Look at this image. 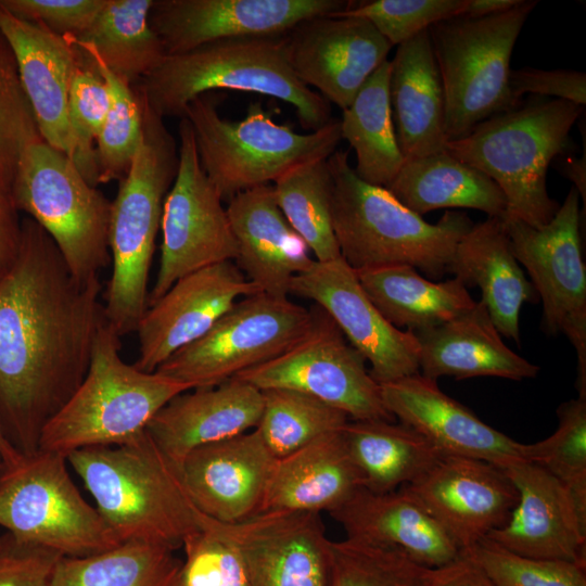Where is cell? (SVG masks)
Segmentation results:
<instances>
[{
    "label": "cell",
    "mask_w": 586,
    "mask_h": 586,
    "mask_svg": "<svg viewBox=\"0 0 586 586\" xmlns=\"http://www.w3.org/2000/svg\"><path fill=\"white\" fill-rule=\"evenodd\" d=\"M99 277L77 280L50 234L22 219L17 257L0 279V433L38 449L44 426L84 381L104 324Z\"/></svg>",
    "instance_id": "obj_1"
},
{
    "label": "cell",
    "mask_w": 586,
    "mask_h": 586,
    "mask_svg": "<svg viewBox=\"0 0 586 586\" xmlns=\"http://www.w3.org/2000/svg\"><path fill=\"white\" fill-rule=\"evenodd\" d=\"M67 462L120 542L177 550L200 528L201 512L188 494L180 467L146 430L119 445L75 450Z\"/></svg>",
    "instance_id": "obj_2"
},
{
    "label": "cell",
    "mask_w": 586,
    "mask_h": 586,
    "mask_svg": "<svg viewBox=\"0 0 586 586\" xmlns=\"http://www.w3.org/2000/svg\"><path fill=\"white\" fill-rule=\"evenodd\" d=\"M328 164L333 179V231L349 267L408 265L431 279L448 272L457 244L474 225L467 214L447 211L430 224L387 189L361 180L347 152L335 151Z\"/></svg>",
    "instance_id": "obj_3"
},
{
    "label": "cell",
    "mask_w": 586,
    "mask_h": 586,
    "mask_svg": "<svg viewBox=\"0 0 586 586\" xmlns=\"http://www.w3.org/2000/svg\"><path fill=\"white\" fill-rule=\"evenodd\" d=\"M216 89L284 101L296 110L301 125L311 131L333 119L330 103L291 69L282 36L219 40L166 55L139 80L137 94L162 118H182L191 101Z\"/></svg>",
    "instance_id": "obj_4"
},
{
    "label": "cell",
    "mask_w": 586,
    "mask_h": 586,
    "mask_svg": "<svg viewBox=\"0 0 586 586\" xmlns=\"http://www.w3.org/2000/svg\"><path fill=\"white\" fill-rule=\"evenodd\" d=\"M138 95V94H137ZM143 140L112 201L109 249L112 276L104 317L120 337L137 330L148 308V282L163 205L178 167L176 141L138 95Z\"/></svg>",
    "instance_id": "obj_5"
},
{
    "label": "cell",
    "mask_w": 586,
    "mask_h": 586,
    "mask_svg": "<svg viewBox=\"0 0 586 586\" xmlns=\"http://www.w3.org/2000/svg\"><path fill=\"white\" fill-rule=\"evenodd\" d=\"M583 110L560 99L518 106L447 141L445 149L495 181L507 202L502 218L542 228L560 206L547 191L548 167L563 154Z\"/></svg>",
    "instance_id": "obj_6"
},
{
    "label": "cell",
    "mask_w": 586,
    "mask_h": 586,
    "mask_svg": "<svg viewBox=\"0 0 586 586\" xmlns=\"http://www.w3.org/2000/svg\"><path fill=\"white\" fill-rule=\"evenodd\" d=\"M120 346V336L105 321L84 381L44 426L38 448L67 457L78 449L126 443L142 433L171 398L192 390L126 364Z\"/></svg>",
    "instance_id": "obj_7"
},
{
    "label": "cell",
    "mask_w": 586,
    "mask_h": 586,
    "mask_svg": "<svg viewBox=\"0 0 586 586\" xmlns=\"http://www.w3.org/2000/svg\"><path fill=\"white\" fill-rule=\"evenodd\" d=\"M537 0H521L501 13L459 15L429 27L445 98L447 141L467 136L482 122L517 109L510 59Z\"/></svg>",
    "instance_id": "obj_8"
},
{
    "label": "cell",
    "mask_w": 586,
    "mask_h": 586,
    "mask_svg": "<svg viewBox=\"0 0 586 586\" xmlns=\"http://www.w3.org/2000/svg\"><path fill=\"white\" fill-rule=\"evenodd\" d=\"M190 123L201 166L222 201L269 184L294 166L329 158L341 141L340 119L309 133L275 123L260 103H252L242 120L230 122L206 93L183 114Z\"/></svg>",
    "instance_id": "obj_9"
},
{
    "label": "cell",
    "mask_w": 586,
    "mask_h": 586,
    "mask_svg": "<svg viewBox=\"0 0 586 586\" xmlns=\"http://www.w3.org/2000/svg\"><path fill=\"white\" fill-rule=\"evenodd\" d=\"M0 527L64 557L95 555L122 544L73 482L67 457L16 448L0 458Z\"/></svg>",
    "instance_id": "obj_10"
},
{
    "label": "cell",
    "mask_w": 586,
    "mask_h": 586,
    "mask_svg": "<svg viewBox=\"0 0 586 586\" xmlns=\"http://www.w3.org/2000/svg\"><path fill=\"white\" fill-rule=\"evenodd\" d=\"M12 191L18 211L50 234L77 280L99 277L111 262L112 202L82 177L65 153L43 139L26 145Z\"/></svg>",
    "instance_id": "obj_11"
},
{
    "label": "cell",
    "mask_w": 586,
    "mask_h": 586,
    "mask_svg": "<svg viewBox=\"0 0 586 586\" xmlns=\"http://www.w3.org/2000/svg\"><path fill=\"white\" fill-rule=\"evenodd\" d=\"M313 323L314 311L289 297L249 295L155 371L192 388L216 386L280 356L302 340Z\"/></svg>",
    "instance_id": "obj_12"
},
{
    "label": "cell",
    "mask_w": 586,
    "mask_h": 586,
    "mask_svg": "<svg viewBox=\"0 0 586 586\" xmlns=\"http://www.w3.org/2000/svg\"><path fill=\"white\" fill-rule=\"evenodd\" d=\"M579 194L572 187L552 219L534 228L501 218L517 260L527 270L543 303L546 334H564L576 352L578 396L586 397V267Z\"/></svg>",
    "instance_id": "obj_13"
},
{
    "label": "cell",
    "mask_w": 586,
    "mask_h": 586,
    "mask_svg": "<svg viewBox=\"0 0 586 586\" xmlns=\"http://www.w3.org/2000/svg\"><path fill=\"white\" fill-rule=\"evenodd\" d=\"M161 228L160 266L148 307L180 278L237 258L227 208L201 166L193 130L184 117L179 123L177 173L164 201Z\"/></svg>",
    "instance_id": "obj_14"
},
{
    "label": "cell",
    "mask_w": 586,
    "mask_h": 586,
    "mask_svg": "<svg viewBox=\"0 0 586 586\" xmlns=\"http://www.w3.org/2000/svg\"><path fill=\"white\" fill-rule=\"evenodd\" d=\"M308 333L280 356L234 378L264 391L289 388L314 396L353 420L395 418L387 411L380 384L366 359L321 308Z\"/></svg>",
    "instance_id": "obj_15"
},
{
    "label": "cell",
    "mask_w": 586,
    "mask_h": 586,
    "mask_svg": "<svg viewBox=\"0 0 586 586\" xmlns=\"http://www.w3.org/2000/svg\"><path fill=\"white\" fill-rule=\"evenodd\" d=\"M290 294L316 303L369 361L371 377L392 382L420 372V347L410 331L390 323L362 289L356 271L340 257L314 260L293 277Z\"/></svg>",
    "instance_id": "obj_16"
},
{
    "label": "cell",
    "mask_w": 586,
    "mask_h": 586,
    "mask_svg": "<svg viewBox=\"0 0 586 586\" xmlns=\"http://www.w3.org/2000/svg\"><path fill=\"white\" fill-rule=\"evenodd\" d=\"M346 0H154L150 24L167 55L237 38L281 37L300 23L348 10Z\"/></svg>",
    "instance_id": "obj_17"
},
{
    "label": "cell",
    "mask_w": 586,
    "mask_h": 586,
    "mask_svg": "<svg viewBox=\"0 0 586 586\" xmlns=\"http://www.w3.org/2000/svg\"><path fill=\"white\" fill-rule=\"evenodd\" d=\"M282 42L295 76L342 110L392 48L369 21L356 16L306 20L283 35Z\"/></svg>",
    "instance_id": "obj_18"
},
{
    "label": "cell",
    "mask_w": 586,
    "mask_h": 586,
    "mask_svg": "<svg viewBox=\"0 0 586 586\" xmlns=\"http://www.w3.org/2000/svg\"><path fill=\"white\" fill-rule=\"evenodd\" d=\"M404 486L462 553L506 524L519 499L501 468L464 456L441 455L421 476Z\"/></svg>",
    "instance_id": "obj_19"
},
{
    "label": "cell",
    "mask_w": 586,
    "mask_h": 586,
    "mask_svg": "<svg viewBox=\"0 0 586 586\" xmlns=\"http://www.w3.org/2000/svg\"><path fill=\"white\" fill-rule=\"evenodd\" d=\"M209 524L240 551L251 586H330L331 540L321 513L260 512Z\"/></svg>",
    "instance_id": "obj_20"
},
{
    "label": "cell",
    "mask_w": 586,
    "mask_h": 586,
    "mask_svg": "<svg viewBox=\"0 0 586 586\" xmlns=\"http://www.w3.org/2000/svg\"><path fill=\"white\" fill-rule=\"evenodd\" d=\"M256 293L232 260L180 278L141 317L135 367L154 372L174 353L203 336L234 303Z\"/></svg>",
    "instance_id": "obj_21"
},
{
    "label": "cell",
    "mask_w": 586,
    "mask_h": 586,
    "mask_svg": "<svg viewBox=\"0 0 586 586\" xmlns=\"http://www.w3.org/2000/svg\"><path fill=\"white\" fill-rule=\"evenodd\" d=\"M501 469L519 499L506 524L486 537L521 556L586 566V521L565 486L530 461H513Z\"/></svg>",
    "instance_id": "obj_22"
},
{
    "label": "cell",
    "mask_w": 586,
    "mask_h": 586,
    "mask_svg": "<svg viewBox=\"0 0 586 586\" xmlns=\"http://www.w3.org/2000/svg\"><path fill=\"white\" fill-rule=\"evenodd\" d=\"M276 461L254 429L194 448L180 463V471L201 513L221 523H237L260 513Z\"/></svg>",
    "instance_id": "obj_23"
},
{
    "label": "cell",
    "mask_w": 586,
    "mask_h": 586,
    "mask_svg": "<svg viewBox=\"0 0 586 586\" xmlns=\"http://www.w3.org/2000/svg\"><path fill=\"white\" fill-rule=\"evenodd\" d=\"M387 411L442 455L481 459L499 468L524 460L523 444L492 428L420 372L380 384Z\"/></svg>",
    "instance_id": "obj_24"
},
{
    "label": "cell",
    "mask_w": 586,
    "mask_h": 586,
    "mask_svg": "<svg viewBox=\"0 0 586 586\" xmlns=\"http://www.w3.org/2000/svg\"><path fill=\"white\" fill-rule=\"evenodd\" d=\"M0 31L14 52L41 138L71 158L68 97L79 54L77 47L69 38L20 20L1 8Z\"/></svg>",
    "instance_id": "obj_25"
},
{
    "label": "cell",
    "mask_w": 586,
    "mask_h": 586,
    "mask_svg": "<svg viewBox=\"0 0 586 586\" xmlns=\"http://www.w3.org/2000/svg\"><path fill=\"white\" fill-rule=\"evenodd\" d=\"M226 208L238 246L235 265L259 293L289 297L291 280L315 258L280 211L272 186L240 192Z\"/></svg>",
    "instance_id": "obj_26"
},
{
    "label": "cell",
    "mask_w": 586,
    "mask_h": 586,
    "mask_svg": "<svg viewBox=\"0 0 586 586\" xmlns=\"http://www.w3.org/2000/svg\"><path fill=\"white\" fill-rule=\"evenodd\" d=\"M262 410V391L232 378L216 386L196 387L175 396L145 430L180 467L194 448L254 430Z\"/></svg>",
    "instance_id": "obj_27"
},
{
    "label": "cell",
    "mask_w": 586,
    "mask_h": 586,
    "mask_svg": "<svg viewBox=\"0 0 586 586\" xmlns=\"http://www.w3.org/2000/svg\"><path fill=\"white\" fill-rule=\"evenodd\" d=\"M330 514L346 538L400 549L428 569L443 568L463 555L405 486L387 493L362 487Z\"/></svg>",
    "instance_id": "obj_28"
},
{
    "label": "cell",
    "mask_w": 586,
    "mask_h": 586,
    "mask_svg": "<svg viewBox=\"0 0 586 586\" xmlns=\"http://www.w3.org/2000/svg\"><path fill=\"white\" fill-rule=\"evenodd\" d=\"M412 333L420 347V373L434 381L445 375L457 380L497 377L522 381L539 372L538 366L504 343L481 301L449 321Z\"/></svg>",
    "instance_id": "obj_29"
},
{
    "label": "cell",
    "mask_w": 586,
    "mask_h": 586,
    "mask_svg": "<svg viewBox=\"0 0 586 586\" xmlns=\"http://www.w3.org/2000/svg\"><path fill=\"white\" fill-rule=\"evenodd\" d=\"M362 487L342 431L334 432L277 459L260 512L331 513Z\"/></svg>",
    "instance_id": "obj_30"
},
{
    "label": "cell",
    "mask_w": 586,
    "mask_h": 586,
    "mask_svg": "<svg viewBox=\"0 0 586 586\" xmlns=\"http://www.w3.org/2000/svg\"><path fill=\"white\" fill-rule=\"evenodd\" d=\"M448 272L467 288L481 289V302L498 332L519 344L521 308L538 295L514 256L501 218L472 226L457 244Z\"/></svg>",
    "instance_id": "obj_31"
},
{
    "label": "cell",
    "mask_w": 586,
    "mask_h": 586,
    "mask_svg": "<svg viewBox=\"0 0 586 586\" xmlns=\"http://www.w3.org/2000/svg\"><path fill=\"white\" fill-rule=\"evenodd\" d=\"M390 63L392 117L405 161L446 150L445 98L429 29L397 46Z\"/></svg>",
    "instance_id": "obj_32"
},
{
    "label": "cell",
    "mask_w": 586,
    "mask_h": 586,
    "mask_svg": "<svg viewBox=\"0 0 586 586\" xmlns=\"http://www.w3.org/2000/svg\"><path fill=\"white\" fill-rule=\"evenodd\" d=\"M385 189L421 217L434 209L459 207L502 218L507 209L506 198L495 181L446 150L406 160Z\"/></svg>",
    "instance_id": "obj_33"
},
{
    "label": "cell",
    "mask_w": 586,
    "mask_h": 586,
    "mask_svg": "<svg viewBox=\"0 0 586 586\" xmlns=\"http://www.w3.org/2000/svg\"><path fill=\"white\" fill-rule=\"evenodd\" d=\"M359 282L383 317L398 329L416 332L436 327L475 305L457 278L434 282L408 265L355 270Z\"/></svg>",
    "instance_id": "obj_34"
},
{
    "label": "cell",
    "mask_w": 586,
    "mask_h": 586,
    "mask_svg": "<svg viewBox=\"0 0 586 586\" xmlns=\"http://www.w3.org/2000/svg\"><path fill=\"white\" fill-rule=\"evenodd\" d=\"M153 1L106 0L90 26L69 39L130 86L152 72L167 55L150 24Z\"/></svg>",
    "instance_id": "obj_35"
},
{
    "label": "cell",
    "mask_w": 586,
    "mask_h": 586,
    "mask_svg": "<svg viewBox=\"0 0 586 586\" xmlns=\"http://www.w3.org/2000/svg\"><path fill=\"white\" fill-rule=\"evenodd\" d=\"M364 487L387 493L421 476L442 455L410 426L386 420H353L342 430Z\"/></svg>",
    "instance_id": "obj_36"
},
{
    "label": "cell",
    "mask_w": 586,
    "mask_h": 586,
    "mask_svg": "<svg viewBox=\"0 0 586 586\" xmlns=\"http://www.w3.org/2000/svg\"><path fill=\"white\" fill-rule=\"evenodd\" d=\"M391 63L383 62L343 110L341 137L355 150L356 175L387 188L405 163L398 146L388 95Z\"/></svg>",
    "instance_id": "obj_37"
},
{
    "label": "cell",
    "mask_w": 586,
    "mask_h": 586,
    "mask_svg": "<svg viewBox=\"0 0 586 586\" xmlns=\"http://www.w3.org/2000/svg\"><path fill=\"white\" fill-rule=\"evenodd\" d=\"M174 549L128 540L86 557H61L51 586H178L182 560Z\"/></svg>",
    "instance_id": "obj_38"
},
{
    "label": "cell",
    "mask_w": 586,
    "mask_h": 586,
    "mask_svg": "<svg viewBox=\"0 0 586 586\" xmlns=\"http://www.w3.org/2000/svg\"><path fill=\"white\" fill-rule=\"evenodd\" d=\"M273 183L280 211L315 259L329 262L340 258L332 224L333 179L328 158L298 164Z\"/></svg>",
    "instance_id": "obj_39"
},
{
    "label": "cell",
    "mask_w": 586,
    "mask_h": 586,
    "mask_svg": "<svg viewBox=\"0 0 586 586\" xmlns=\"http://www.w3.org/2000/svg\"><path fill=\"white\" fill-rule=\"evenodd\" d=\"M262 394L263 410L255 430L277 459L342 431L349 421L342 410L303 392L268 388Z\"/></svg>",
    "instance_id": "obj_40"
},
{
    "label": "cell",
    "mask_w": 586,
    "mask_h": 586,
    "mask_svg": "<svg viewBox=\"0 0 586 586\" xmlns=\"http://www.w3.org/2000/svg\"><path fill=\"white\" fill-rule=\"evenodd\" d=\"M557 416L555 433L534 444H523V458L559 480L586 521V397L562 403Z\"/></svg>",
    "instance_id": "obj_41"
},
{
    "label": "cell",
    "mask_w": 586,
    "mask_h": 586,
    "mask_svg": "<svg viewBox=\"0 0 586 586\" xmlns=\"http://www.w3.org/2000/svg\"><path fill=\"white\" fill-rule=\"evenodd\" d=\"M330 586H431L432 569L400 549L356 539L331 540Z\"/></svg>",
    "instance_id": "obj_42"
},
{
    "label": "cell",
    "mask_w": 586,
    "mask_h": 586,
    "mask_svg": "<svg viewBox=\"0 0 586 586\" xmlns=\"http://www.w3.org/2000/svg\"><path fill=\"white\" fill-rule=\"evenodd\" d=\"M90 59L104 79L110 94L109 112L95 144L99 184L120 181L127 175L143 140L141 105L129 85L100 62Z\"/></svg>",
    "instance_id": "obj_43"
},
{
    "label": "cell",
    "mask_w": 586,
    "mask_h": 586,
    "mask_svg": "<svg viewBox=\"0 0 586 586\" xmlns=\"http://www.w3.org/2000/svg\"><path fill=\"white\" fill-rule=\"evenodd\" d=\"M78 52L68 97V120L73 141L71 160L82 177L97 187L99 174L95 144L109 112L110 94L93 61L80 49Z\"/></svg>",
    "instance_id": "obj_44"
},
{
    "label": "cell",
    "mask_w": 586,
    "mask_h": 586,
    "mask_svg": "<svg viewBox=\"0 0 586 586\" xmlns=\"http://www.w3.org/2000/svg\"><path fill=\"white\" fill-rule=\"evenodd\" d=\"M495 586H586V566L514 553L485 537L463 552Z\"/></svg>",
    "instance_id": "obj_45"
},
{
    "label": "cell",
    "mask_w": 586,
    "mask_h": 586,
    "mask_svg": "<svg viewBox=\"0 0 586 586\" xmlns=\"http://www.w3.org/2000/svg\"><path fill=\"white\" fill-rule=\"evenodd\" d=\"M39 139L14 52L0 31V174L12 182L22 151Z\"/></svg>",
    "instance_id": "obj_46"
},
{
    "label": "cell",
    "mask_w": 586,
    "mask_h": 586,
    "mask_svg": "<svg viewBox=\"0 0 586 586\" xmlns=\"http://www.w3.org/2000/svg\"><path fill=\"white\" fill-rule=\"evenodd\" d=\"M178 586H251L239 549L201 513L200 528L182 544Z\"/></svg>",
    "instance_id": "obj_47"
},
{
    "label": "cell",
    "mask_w": 586,
    "mask_h": 586,
    "mask_svg": "<svg viewBox=\"0 0 586 586\" xmlns=\"http://www.w3.org/2000/svg\"><path fill=\"white\" fill-rule=\"evenodd\" d=\"M464 4L466 0H371L332 16L365 18L394 47L435 23L461 15Z\"/></svg>",
    "instance_id": "obj_48"
},
{
    "label": "cell",
    "mask_w": 586,
    "mask_h": 586,
    "mask_svg": "<svg viewBox=\"0 0 586 586\" xmlns=\"http://www.w3.org/2000/svg\"><path fill=\"white\" fill-rule=\"evenodd\" d=\"M106 0H0L11 15L44 27L51 33L76 38L94 21Z\"/></svg>",
    "instance_id": "obj_49"
},
{
    "label": "cell",
    "mask_w": 586,
    "mask_h": 586,
    "mask_svg": "<svg viewBox=\"0 0 586 586\" xmlns=\"http://www.w3.org/2000/svg\"><path fill=\"white\" fill-rule=\"evenodd\" d=\"M61 557L4 531L0 534V586H51Z\"/></svg>",
    "instance_id": "obj_50"
},
{
    "label": "cell",
    "mask_w": 586,
    "mask_h": 586,
    "mask_svg": "<svg viewBox=\"0 0 586 586\" xmlns=\"http://www.w3.org/2000/svg\"><path fill=\"white\" fill-rule=\"evenodd\" d=\"M509 85L518 101L523 94L533 93L556 97L581 106L586 103V74L583 72L523 67L511 69Z\"/></svg>",
    "instance_id": "obj_51"
},
{
    "label": "cell",
    "mask_w": 586,
    "mask_h": 586,
    "mask_svg": "<svg viewBox=\"0 0 586 586\" xmlns=\"http://www.w3.org/2000/svg\"><path fill=\"white\" fill-rule=\"evenodd\" d=\"M12 182L0 174V279L13 266L21 245L22 219Z\"/></svg>",
    "instance_id": "obj_52"
},
{
    "label": "cell",
    "mask_w": 586,
    "mask_h": 586,
    "mask_svg": "<svg viewBox=\"0 0 586 586\" xmlns=\"http://www.w3.org/2000/svg\"><path fill=\"white\" fill-rule=\"evenodd\" d=\"M431 586H495L466 556L432 572Z\"/></svg>",
    "instance_id": "obj_53"
},
{
    "label": "cell",
    "mask_w": 586,
    "mask_h": 586,
    "mask_svg": "<svg viewBox=\"0 0 586 586\" xmlns=\"http://www.w3.org/2000/svg\"><path fill=\"white\" fill-rule=\"evenodd\" d=\"M559 170L574 183L579 198L583 199V213L586 204V153L584 150L582 157H566L560 160Z\"/></svg>",
    "instance_id": "obj_54"
},
{
    "label": "cell",
    "mask_w": 586,
    "mask_h": 586,
    "mask_svg": "<svg viewBox=\"0 0 586 586\" xmlns=\"http://www.w3.org/2000/svg\"><path fill=\"white\" fill-rule=\"evenodd\" d=\"M521 0H466L461 15L482 17L510 10Z\"/></svg>",
    "instance_id": "obj_55"
},
{
    "label": "cell",
    "mask_w": 586,
    "mask_h": 586,
    "mask_svg": "<svg viewBox=\"0 0 586 586\" xmlns=\"http://www.w3.org/2000/svg\"><path fill=\"white\" fill-rule=\"evenodd\" d=\"M9 446L10 443L0 433V453L7 449Z\"/></svg>",
    "instance_id": "obj_56"
},
{
    "label": "cell",
    "mask_w": 586,
    "mask_h": 586,
    "mask_svg": "<svg viewBox=\"0 0 586 586\" xmlns=\"http://www.w3.org/2000/svg\"><path fill=\"white\" fill-rule=\"evenodd\" d=\"M0 467H1V459H0Z\"/></svg>",
    "instance_id": "obj_57"
}]
</instances>
